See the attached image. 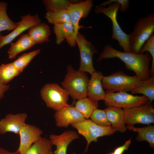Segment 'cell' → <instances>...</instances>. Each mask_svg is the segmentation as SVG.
<instances>
[{
    "mask_svg": "<svg viewBox=\"0 0 154 154\" xmlns=\"http://www.w3.org/2000/svg\"><path fill=\"white\" fill-rule=\"evenodd\" d=\"M0 154H20V153L17 150L14 152H11L0 147Z\"/></svg>",
    "mask_w": 154,
    "mask_h": 154,
    "instance_id": "35",
    "label": "cell"
},
{
    "mask_svg": "<svg viewBox=\"0 0 154 154\" xmlns=\"http://www.w3.org/2000/svg\"><path fill=\"white\" fill-rule=\"evenodd\" d=\"M75 38L80 57V62L78 70L87 72L91 75L96 71L93 64V56L94 54L98 53V50L90 41L86 39L85 35L81 34L79 32Z\"/></svg>",
    "mask_w": 154,
    "mask_h": 154,
    "instance_id": "10",
    "label": "cell"
},
{
    "mask_svg": "<svg viewBox=\"0 0 154 154\" xmlns=\"http://www.w3.org/2000/svg\"><path fill=\"white\" fill-rule=\"evenodd\" d=\"M72 154H76V153H74H74H73Z\"/></svg>",
    "mask_w": 154,
    "mask_h": 154,
    "instance_id": "37",
    "label": "cell"
},
{
    "mask_svg": "<svg viewBox=\"0 0 154 154\" xmlns=\"http://www.w3.org/2000/svg\"><path fill=\"white\" fill-rule=\"evenodd\" d=\"M42 2L47 12H56L67 10L72 0H44Z\"/></svg>",
    "mask_w": 154,
    "mask_h": 154,
    "instance_id": "28",
    "label": "cell"
},
{
    "mask_svg": "<svg viewBox=\"0 0 154 154\" xmlns=\"http://www.w3.org/2000/svg\"><path fill=\"white\" fill-rule=\"evenodd\" d=\"M42 133V130L38 127L25 123L19 133L20 142L17 150L20 154H25L31 146L41 137Z\"/></svg>",
    "mask_w": 154,
    "mask_h": 154,
    "instance_id": "14",
    "label": "cell"
},
{
    "mask_svg": "<svg viewBox=\"0 0 154 154\" xmlns=\"http://www.w3.org/2000/svg\"><path fill=\"white\" fill-rule=\"evenodd\" d=\"M109 154H115L113 152H112V153H111Z\"/></svg>",
    "mask_w": 154,
    "mask_h": 154,
    "instance_id": "36",
    "label": "cell"
},
{
    "mask_svg": "<svg viewBox=\"0 0 154 154\" xmlns=\"http://www.w3.org/2000/svg\"><path fill=\"white\" fill-rule=\"evenodd\" d=\"M91 120L99 125L105 127H111L108 120L105 110L97 108L93 112L90 117Z\"/></svg>",
    "mask_w": 154,
    "mask_h": 154,
    "instance_id": "31",
    "label": "cell"
},
{
    "mask_svg": "<svg viewBox=\"0 0 154 154\" xmlns=\"http://www.w3.org/2000/svg\"><path fill=\"white\" fill-rule=\"evenodd\" d=\"M117 58L124 62L126 68L133 71L135 75L144 81L151 76L150 64L152 57L148 52L136 53L118 50L109 44L106 45L97 60L99 62L109 58Z\"/></svg>",
    "mask_w": 154,
    "mask_h": 154,
    "instance_id": "1",
    "label": "cell"
},
{
    "mask_svg": "<svg viewBox=\"0 0 154 154\" xmlns=\"http://www.w3.org/2000/svg\"><path fill=\"white\" fill-rule=\"evenodd\" d=\"M132 94H140L147 97L149 102L152 103L154 99V76H151L144 80L143 84L131 92Z\"/></svg>",
    "mask_w": 154,
    "mask_h": 154,
    "instance_id": "27",
    "label": "cell"
},
{
    "mask_svg": "<svg viewBox=\"0 0 154 154\" xmlns=\"http://www.w3.org/2000/svg\"><path fill=\"white\" fill-rule=\"evenodd\" d=\"M147 51L151 55L152 61L151 70V76H154V35L153 34L143 44L139 53H144Z\"/></svg>",
    "mask_w": 154,
    "mask_h": 154,
    "instance_id": "32",
    "label": "cell"
},
{
    "mask_svg": "<svg viewBox=\"0 0 154 154\" xmlns=\"http://www.w3.org/2000/svg\"><path fill=\"white\" fill-rule=\"evenodd\" d=\"M123 110L126 126H134L137 123L148 125L154 123V109L152 103Z\"/></svg>",
    "mask_w": 154,
    "mask_h": 154,
    "instance_id": "9",
    "label": "cell"
},
{
    "mask_svg": "<svg viewBox=\"0 0 154 154\" xmlns=\"http://www.w3.org/2000/svg\"><path fill=\"white\" fill-rule=\"evenodd\" d=\"M56 125L66 128L71 124L85 120L83 115L72 105L64 106L56 111L54 115Z\"/></svg>",
    "mask_w": 154,
    "mask_h": 154,
    "instance_id": "13",
    "label": "cell"
},
{
    "mask_svg": "<svg viewBox=\"0 0 154 154\" xmlns=\"http://www.w3.org/2000/svg\"><path fill=\"white\" fill-rule=\"evenodd\" d=\"M53 31L57 44H60L65 39L71 47H74L76 44L74 27L71 22L54 25Z\"/></svg>",
    "mask_w": 154,
    "mask_h": 154,
    "instance_id": "17",
    "label": "cell"
},
{
    "mask_svg": "<svg viewBox=\"0 0 154 154\" xmlns=\"http://www.w3.org/2000/svg\"><path fill=\"white\" fill-rule=\"evenodd\" d=\"M67 72L61 84L73 99L76 100L87 97L89 79L86 72L74 69L71 65L67 68Z\"/></svg>",
    "mask_w": 154,
    "mask_h": 154,
    "instance_id": "3",
    "label": "cell"
},
{
    "mask_svg": "<svg viewBox=\"0 0 154 154\" xmlns=\"http://www.w3.org/2000/svg\"><path fill=\"white\" fill-rule=\"evenodd\" d=\"M93 5V1L92 0L81 1L78 3L70 4L67 11L70 21L74 27L75 37L79 32V29L83 27L79 25L80 20L87 17Z\"/></svg>",
    "mask_w": 154,
    "mask_h": 154,
    "instance_id": "11",
    "label": "cell"
},
{
    "mask_svg": "<svg viewBox=\"0 0 154 154\" xmlns=\"http://www.w3.org/2000/svg\"><path fill=\"white\" fill-rule=\"evenodd\" d=\"M35 44L27 33L23 34L16 42L11 43L7 52L9 59L15 58L19 53L30 48Z\"/></svg>",
    "mask_w": 154,
    "mask_h": 154,
    "instance_id": "21",
    "label": "cell"
},
{
    "mask_svg": "<svg viewBox=\"0 0 154 154\" xmlns=\"http://www.w3.org/2000/svg\"><path fill=\"white\" fill-rule=\"evenodd\" d=\"M7 3L0 1V32L4 31H13L17 27L16 23L12 21L7 12Z\"/></svg>",
    "mask_w": 154,
    "mask_h": 154,
    "instance_id": "26",
    "label": "cell"
},
{
    "mask_svg": "<svg viewBox=\"0 0 154 154\" xmlns=\"http://www.w3.org/2000/svg\"><path fill=\"white\" fill-rule=\"evenodd\" d=\"M105 93L104 101L107 106L129 108L139 106L149 102V99L143 95L134 96L124 91L115 92L106 91Z\"/></svg>",
    "mask_w": 154,
    "mask_h": 154,
    "instance_id": "6",
    "label": "cell"
},
{
    "mask_svg": "<svg viewBox=\"0 0 154 154\" xmlns=\"http://www.w3.org/2000/svg\"><path fill=\"white\" fill-rule=\"evenodd\" d=\"M131 142V139L127 140L121 146L116 148L113 152L115 154H123L125 151L128 150Z\"/></svg>",
    "mask_w": 154,
    "mask_h": 154,
    "instance_id": "33",
    "label": "cell"
},
{
    "mask_svg": "<svg viewBox=\"0 0 154 154\" xmlns=\"http://www.w3.org/2000/svg\"><path fill=\"white\" fill-rule=\"evenodd\" d=\"M21 73L12 62L2 64L0 66V81L3 84L7 85Z\"/></svg>",
    "mask_w": 154,
    "mask_h": 154,
    "instance_id": "25",
    "label": "cell"
},
{
    "mask_svg": "<svg viewBox=\"0 0 154 154\" xmlns=\"http://www.w3.org/2000/svg\"><path fill=\"white\" fill-rule=\"evenodd\" d=\"M154 32V13L139 19L135 23L133 31L128 34L131 52L139 53L143 44Z\"/></svg>",
    "mask_w": 154,
    "mask_h": 154,
    "instance_id": "4",
    "label": "cell"
},
{
    "mask_svg": "<svg viewBox=\"0 0 154 154\" xmlns=\"http://www.w3.org/2000/svg\"><path fill=\"white\" fill-rule=\"evenodd\" d=\"M70 125L76 129L78 133L83 135L87 141V146L84 153L88 151L91 142H96L99 137L110 135L116 132L111 127H105L99 125L89 119H86Z\"/></svg>",
    "mask_w": 154,
    "mask_h": 154,
    "instance_id": "8",
    "label": "cell"
},
{
    "mask_svg": "<svg viewBox=\"0 0 154 154\" xmlns=\"http://www.w3.org/2000/svg\"><path fill=\"white\" fill-rule=\"evenodd\" d=\"M136 75L129 76L121 71L104 76L102 80L103 88L112 92H131L143 83Z\"/></svg>",
    "mask_w": 154,
    "mask_h": 154,
    "instance_id": "5",
    "label": "cell"
},
{
    "mask_svg": "<svg viewBox=\"0 0 154 154\" xmlns=\"http://www.w3.org/2000/svg\"><path fill=\"white\" fill-rule=\"evenodd\" d=\"M45 17L48 23L54 25L70 22L67 10L56 12H47Z\"/></svg>",
    "mask_w": 154,
    "mask_h": 154,
    "instance_id": "30",
    "label": "cell"
},
{
    "mask_svg": "<svg viewBox=\"0 0 154 154\" xmlns=\"http://www.w3.org/2000/svg\"><path fill=\"white\" fill-rule=\"evenodd\" d=\"M75 107L86 119H89L93 111L98 107V102L86 97L77 100Z\"/></svg>",
    "mask_w": 154,
    "mask_h": 154,
    "instance_id": "23",
    "label": "cell"
},
{
    "mask_svg": "<svg viewBox=\"0 0 154 154\" xmlns=\"http://www.w3.org/2000/svg\"><path fill=\"white\" fill-rule=\"evenodd\" d=\"M52 145L50 139L40 137L25 154H53Z\"/></svg>",
    "mask_w": 154,
    "mask_h": 154,
    "instance_id": "24",
    "label": "cell"
},
{
    "mask_svg": "<svg viewBox=\"0 0 154 154\" xmlns=\"http://www.w3.org/2000/svg\"><path fill=\"white\" fill-rule=\"evenodd\" d=\"M10 88L9 85L4 84L0 81V100L4 97L5 93Z\"/></svg>",
    "mask_w": 154,
    "mask_h": 154,
    "instance_id": "34",
    "label": "cell"
},
{
    "mask_svg": "<svg viewBox=\"0 0 154 154\" xmlns=\"http://www.w3.org/2000/svg\"><path fill=\"white\" fill-rule=\"evenodd\" d=\"M51 34L49 26L43 23H41L31 27L29 29L27 33L35 44L48 42Z\"/></svg>",
    "mask_w": 154,
    "mask_h": 154,
    "instance_id": "20",
    "label": "cell"
},
{
    "mask_svg": "<svg viewBox=\"0 0 154 154\" xmlns=\"http://www.w3.org/2000/svg\"><path fill=\"white\" fill-rule=\"evenodd\" d=\"M40 51V49H37L34 51L25 53L19 57L12 63L15 67L21 73L31 60L38 54Z\"/></svg>",
    "mask_w": 154,
    "mask_h": 154,
    "instance_id": "29",
    "label": "cell"
},
{
    "mask_svg": "<svg viewBox=\"0 0 154 154\" xmlns=\"http://www.w3.org/2000/svg\"><path fill=\"white\" fill-rule=\"evenodd\" d=\"M104 110L112 128L116 132H126L127 129L125 123L123 110L112 106H107Z\"/></svg>",
    "mask_w": 154,
    "mask_h": 154,
    "instance_id": "19",
    "label": "cell"
},
{
    "mask_svg": "<svg viewBox=\"0 0 154 154\" xmlns=\"http://www.w3.org/2000/svg\"><path fill=\"white\" fill-rule=\"evenodd\" d=\"M127 129L137 132L138 134L136 140L138 141H145L147 142L150 148H154V126L148 125L143 127H135L134 126H126Z\"/></svg>",
    "mask_w": 154,
    "mask_h": 154,
    "instance_id": "22",
    "label": "cell"
},
{
    "mask_svg": "<svg viewBox=\"0 0 154 154\" xmlns=\"http://www.w3.org/2000/svg\"><path fill=\"white\" fill-rule=\"evenodd\" d=\"M41 23V21L37 14L32 15L28 14L22 16L21 21L16 23V27L10 33L5 36L0 33V49L4 45L11 43L26 30Z\"/></svg>",
    "mask_w": 154,
    "mask_h": 154,
    "instance_id": "12",
    "label": "cell"
},
{
    "mask_svg": "<svg viewBox=\"0 0 154 154\" xmlns=\"http://www.w3.org/2000/svg\"><path fill=\"white\" fill-rule=\"evenodd\" d=\"M40 94L46 106L56 111L70 105L67 103L69 94L58 84H46L41 89Z\"/></svg>",
    "mask_w": 154,
    "mask_h": 154,
    "instance_id": "7",
    "label": "cell"
},
{
    "mask_svg": "<svg viewBox=\"0 0 154 154\" xmlns=\"http://www.w3.org/2000/svg\"><path fill=\"white\" fill-rule=\"evenodd\" d=\"M123 1V0H109L104 1L95 6L94 12L97 14L102 13L110 19L113 31L111 38L117 40L123 51L131 52L129 35L122 29L117 19V12Z\"/></svg>",
    "mask_w": 154,
    "mask_h": 154,
    "instance_id": "2",
    "label": "cell"
},
{
    "mask_svg": "<svg viewBox=\"0 0 154 154\" xmlns=\"http://www.w3.org/2000/svg\"><path fill=\"white\" fill-rule=\"evenodd\" d=\"M28 115L26 113L7 114L0 120V134L4 135L7 132L19 133Z\"/></svg>",
    "mask_w": 154,
    "mask_h": 154,
    "instance_id": "15",
    "label": "cell"
},
{
    "mask_svg": "<svg viewBox=\"0 0 154 154\" xmlns=\"http://www.w3.org/2000/svg\"><path fill=\"white\" fill-rule=\"evenodd\" d=\"M91 75L87 86V96L98 102L104 100L106 93L102 84V80L104 76L103 74L96 71Z\"/></svg>",
    "mask_w": 154,
    "mask_h": 154,
    "instance_id": "18",
    "label": "cell"
},
{
    "mask_svg": "<svg viewBox=\"0 0 154 154\" xmlns=\"http://www.w3.org/2000/svg\"><path fill=\"white\" fill-rule=\"evenodd\" d=\"M49 138L52 145L56 147L53 153L67 154L69 145L74 140L79 139V137L75 131L68 130L59 135L52 134L50 135Z\"/></svg>",
    "mask_w": 154,
    "mask_h": 154,
    "instance_id": "16",
    "label": "cell"
}]
</instances>
